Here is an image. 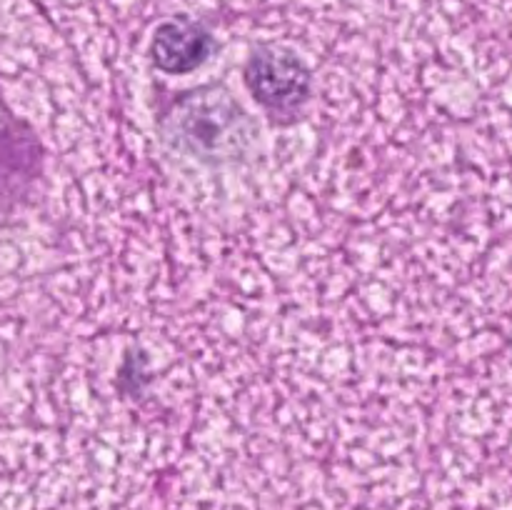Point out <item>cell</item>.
Here are the masks:
<instances>
[{
	"label": "cell",
	"mask_w": 512,
	"mask_h": 510,
	"mask_svg": "<svg viewBox=\"0 0 512 510\" xmlns=\"http://www.w3.org/2000/svg\"><path fill=\"white\" fill-rule=\"evenodd\" d=\"M163 133L170 148L193 155L200 163L220 165L248 155L258 128L228 90L205 85L173 100Z\"/></svg>",
	"instance_id": "obj_1"
},
{
	"label": "cell",
	"mask_w": 512,
	"mask_h": 510,
	"mask_svg": "<svg viewBox=\"0 0 512 510\" xmlns=\"http://www.w3.org/2000/svg\"><path fill=\"white\" fill-rule=\"evenodd\" d=\"M243 83L278 125L295 123L313 98V70L300 55L278 45H258L248 55Z\"/></svg>",
	"instance_id": "obj_2"
},
{
	"label": "cell",
	"mask_w": 512,
	"mask_h": 510,
	"mask_svg": "<svg viewBox=\"0 0 512 510\" xmlns=\"http://www.w3.org/2000/svg\"><path fill=\"white\" fill-rule=\"evenodd\" d=\"M218 50L215 35L200 20L175 15L155 28L150 60L165 75H190L203 68Z\"/></svg>",
	"instance_id": "obj_3"
},
{
	"label": "cell",
	"mask_w": 512,
	"mask_h": 510,
	"mask_svg": "<svg viewBox=\"0 0 512 510\" xmlns=\"http://www.w3.org/2000/svg\"><path fill=\"white\" fill-rule=\"evenodd\" d=\"M153 373H150V360L148 355L140 348L128 350L123 360V368L118 373V390L123 395H140L145 385H150Z\"/></svg>",
	"instance_id": "obj_4"
}]
</instances>
